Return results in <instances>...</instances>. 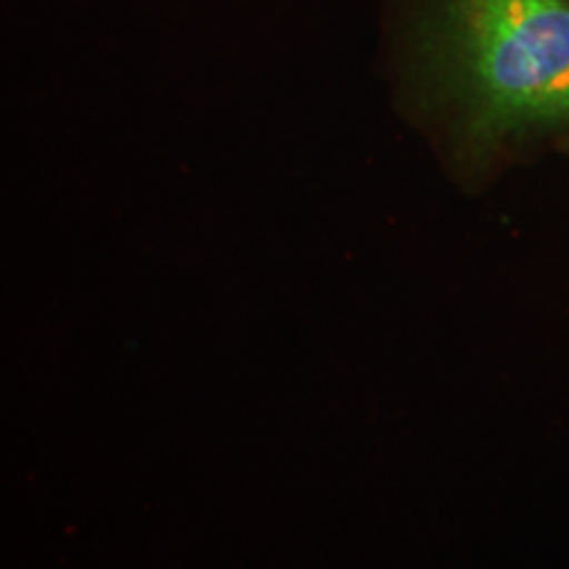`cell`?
<instances>
[{
    "mask_svg": "<svg viewBox=\"0 0 569 569\" xmlns=\"http://www.w3.org/2000/svg\"><path fill=\"white\" fill-rule=\"evenodd\" d=\"M432 51L475 140L569 124V0H436Z\"/></svg>",
    "mask_w": 569,
    "mask_h": 569,
    "instance_id": "6da1fadb",
    "label": "cell"
}]
</instances>
